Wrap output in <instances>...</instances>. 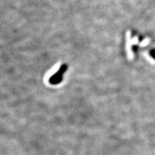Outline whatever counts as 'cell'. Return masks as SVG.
<instances>
[{"mask_svg":"<svg viewBox=\"0 0 155 155\" xmlns=\"http://www.w3.org/2000/svg\"><path fill=\"white\" fill-rule=\"evenodd\" d=\"M151 55L155 59V50H152V51L151 52Z\"/></svg>","mask_w":155,"mask_h":155,"instance_id":"6da1fadb","label":"cell"}]
</instances>
